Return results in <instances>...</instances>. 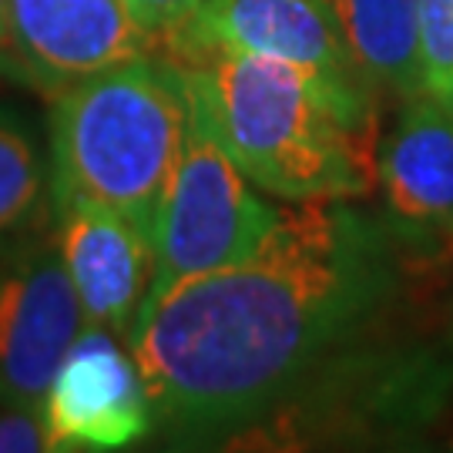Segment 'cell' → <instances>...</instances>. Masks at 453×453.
<instances>
[{"mask_svg":"<svg viewBox=\"0 0 453 453\" xmlns=\"http://www.w3.org/2000/svg\"><path fill=\"white\" fill-rule=\"evenodd\" d=\"M383 219L346 202H282L245 259L148 296L128 349L155 423L222 434L256 420L370 319L393 289Z\"/></svg>","mask_w":453,"mask_h":453,"instance_id":"6da1fadb","label":"cell"},{"mask_svg":"<svg viewBox=\"0 0 453 453\" xmlns=\"http://www.w3.org/2000/svg\"><path fill=\"white\" fill-rule=\"evenodd\" d=\"M249 181L282 202H349L376 192V95L346 91L256 54L168 58Z\"/></svg>","mask_w":453,"mask_h":453,"instance_id":"7a4b0ae2","label":"cell"},{"mask_svg":"<svg viewBox=\"0 0 453 453\" xmlns=\"http://www.w3.org/2000/svg\"><path fill=\"white\" fill-rule=\"evenodd\" d=\"M185 121L179 71L151 54L50 95V192L88 195L155 239Z\"/></svg>","mask_w":453,"mask_h":453,"instance_id":"3957f363","label":"cell"},{"mask_svg":"<svg viewBox=\"0 0 453 453\" xmlns=\"http://www.w3.org/2000/svg\"><path fill=\"white\" fill-rule=\"evenodd\" d=\"M185 101H188L185 142L151 239L155 242L151 292L245 259L269 235L282 209L262 198V188H256L235 165V158L219 142V134L211 131L198 101L188 95V88Z\"/></svg>","mask_w":453,"mask_h":453,"instance_id":"277c9868","label":"cell"},{"mask_svg":"<svg viewBox=\"0 0 453 453\" xmlns=\"http://www.w3.org/2000/svg\"><path fill=\"white\" fill-rule=\"evenodd\" d=\"M84 329L88 316L54 232L20 239L0 259V400L41 410Z\"/></svg>","mask_w":453,"mask_h":453,"instance_id":"5b68a950","label":"cell"},{"mask_svg":"<svg viewBox=\"0 0 453 453\" xmlns=\"http://www.w3.org/2000/svg\"><path fill=\"white\" fill-rule=\"evenodd\" d=\"M155 37L128 0H7L4 67L58 95L71 84L151 54Z\"/></svg>","mask_w":453,"mask_h":453,"instance_id":"8992f818","label":"cell"},{"mask_svg":"<svg viewBox=\"0 0 453 453\" xmlns=\"http://www.w3.org/2000/svg\"><path fill=\"white\" fill-rule=\"evenodd\" d=\"M376 188L396 252L440 265L453 259V111L426 95L400 104L380 138Z\"/></svg>","mask_w":453,"mask_h":453,"instance_id":"52a82bcc","label":"cell"},{"mask_svg":"<svg viewBox=\"0 0 453 453\" xmlns=\"http://www.w3.org/2000/svg\"><path fill=\"white\" fill-rule=\"evenodd\" d=\"M162 41L168 58L205 50L256 54L303 67L346 91H370L346 50L329 0H202Z\"/></svg>","mask_w":453,"mask_h":453,"instance_id":"ba28073f","label":"cell"},{"mask_svg":"<svg viewBox=\"0 0 453 453\" xmlns=\"http://www.w3.org/2000/svg\"><path fill=\"white\" fill-rule=\"evenodd\" d=\"M50 450H121L155 423L142 370L114 333L88 326L44 396Z\"/></svg>","mask_w":453,"mask_h":453,"instance_id":"9c48e42d","label":"cell"},{"mask_svg":"<svg viewBox=\"0 0 453 453\" xmlns=\"http://www.w3.org/2000/svg\"><path fill=\"white\" fill-rule=\"evenodd\" d=\"M54 239L81 299L88 326L128 340L131 326L151 296L155 245L114 209L78 192H50Z\"/></svg>","mask_w":453,"mask_h":453,"instance_id":"30bf717a","label":"cell"},{"mask_svg":"<svg viewBox=\"0 0 453 453\" xmlns=\"http://www.w3.org/2000/svg\"><path fill=\"white\" fill-rule=\"evenodd\" d=\"M346 50L376 97L420 95V0H329Z\"/></svg>","mask_w":453,"mask_h":453,"instance_id":"8fae6325","label":"cell"},{"mask_svg":"<svg viewBox=\"0 0 453 453\" xmlns=\"http://www.w3.org/2000/svg\"><path fill=\"white\" fill-rule=\"evenodd\" d=\"M48 172L31 128L0 108V239H14L44 205Z\"/></svg>","mask_w":453,"mask_h":453,"instance_id":"7c38bea8","label":"cell"},{"mask_svg":"<svg viewBox=\"0 0 453 453\" xmlns=\"http://www.w3.org/2000/svg\"><path fill=\"white\" fill-rule=\"evenodd\" d=\"M420 95L453 111V0H420Z\"/></svg>","mask_w":453,"mask_h":453,"instance_id":"4fadbf2b","label":"cell"},{"mask_svg":"<svg viewBox=\"0 0 453 453\" xmlns=\"http://www.w3.org/2000/svg\"><path fill=\"white\" fill-rule=\"evenodd\" d=\"M50 450L44 410L0 400V453H44Z\"/></svg>","mask_w":453,"mask_h":453,"instance_id":"5bb4252c","label":"cell"},{"mask_svg":"<svg viewBox=\"0 0 453 453\" xmlns=\"http://www.w3.org/2000/svg\"><path fill=\"white\" fill-rule=\"evenodd\" d=\"M134 17L142 20V27H145L155 41H162L168 34L179 27L185 17L192 14L195 7L202 4V0H128Z\"/></svg>","mask_w":453,"mask_h":453,"instance_id":"9a60e30c","label":"cell"},{"mask_svg":"<svg viewBox=\"0 0 453 453\" xmlns=\"http://www.w3.org/2000/svg\"><path fill=\"white\" fill-rule=\"evenodd\" d=\"M4 4L7 0H0V65H4Z\"/></svg>","mask_w":453,"mask_h":453,"instance_id":"2e32d148","label":"cell"}]
</instances>
